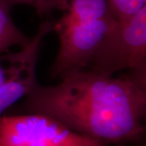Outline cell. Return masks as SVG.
<instances>
[{"mask_svg":"<svg viewBox=\"0 0 146 146\" xmlns=\"http://www.w3.org/2000/svg\"><path fill=\"white\" fill-rule=\"evenodd\" d=\"M57 85L37 84L24 110L55 119L82 136L105 144L142 139L145 127L146 74L115 78L89 70L63 74Z\"/></svg>","mask_w":146,"mask_h":146,"instance_id":"1","label":"cell"},{"mask_svg":"<svg viewBox=\"0 0 146 146\" xmlns=\"http://www.w3.org/2000/svg\"><path fill=\"white\" fill-rule=\"evenodd\" d=\"M118 21L108 0H69L64 15L54 25L59 48L50 70L53 76L89 67Z\"/></svg>","mask_w":146,"mask_h":146,"instance_id":"2","label":"cell"},{"mask_svg":"<svg viewBox=\"0 0 146 146\" xmlns=\"http://www.w3.org/2000/svg\"><path fill=\"white\" fill-rule=\"evenodd\" d=\"M89 71L105 76L127 69L146 74V7L118 21L89 63Z\"/></svg>","mask_w":146,"mask_h":146,"instance_id":"3","label":"cell"},{"mask_svg":"<svg viewBox=\"0 0 146 146\" xmlns=\"http://www.w3.org/2000/svg\"><path fill=\"white\" fill-rule=\"evenodd\" d=\"M0 146H108L45 115L0 117Z\"/></svg>","mask_w":146,"mask_h":146,"instance_id":"4","label":"cell"},{"mask_svg":"<svg viewBox=\"0 0 146 146\" xmlns=\"http://www.w3.org/2000/svg\"><path fill=\"white\" fill-rule=\"evenodd\" d=\"M42 42L37 43L28 57L0 86V117L6 110L26 97L38 84L36 68Z\"/></svg>","mask_w":146,"mask_h":146,"instance_id":"5","label":"cell"},{"mask_svg":"<svg viewBox=\"0 0 146 146\" xmlns=\"http://www.w3.org/2000/svg\"><path fill=\"white\" fill-rule=\"evenodd\" d=\"M32 37H28L15 25L11 18L8 7L0 0V55L9 52L11 47L27 46Z\"/></svg>","mask_w":146,"mask_h":146,"instance_id":"6","label":"cell"},{"mask_svg":"<svg viewBox=\"0 0 146 146\" xmlns=\"http://www.w3.org/2000/svg\"><path fill=\"white\" fill-rule=\"evenodd\" d=\"M108 3L119 21L133 16L146 7V0H108Z\"/></svg>","mask_w":146,"mask_h":146,"instance_id":"7","label":"cell"},{"mask_svg":"<svg viewBox=\"0 0 146 146\" xmlns=\"http://www.w3.org/2000/svg\"><path fill=\"white\" fill-rule=\"evenodd\" d=\"M69 0H33L32 5L36 7L40 14H46L54 8H59L65 11Z\"/></svg>","mask_w":146,"mask_h":146,"instance_id":"8","label":"cell"},{"mask_svg":"<svg viewBox=\"0 0 146 146\" xmlns=\"http://www.w3.org/2000/svg\"><path fill=\"white\" fill-rule=\"evenodd\" d=\"M6 5L9 7L12 4H16V3H27L32 5L33 3V0H2Z\"/></svg>","mask_w":146,"mask_h":146,"instance_id":"9","label":"cell"},{"mask_svg":"<svg viewBox=\"0 0 146 146\" xmlns=\"http://www.w3.org/2000/svg\"><path fill=\"white\" fill-rule=\"evenodd\" d=\"M119 146H125V145H123V144H119Z\"/></svg>","mask_w":146,"mask_h":146,"instance_id":"10","label":"cell"}]
</instances>
